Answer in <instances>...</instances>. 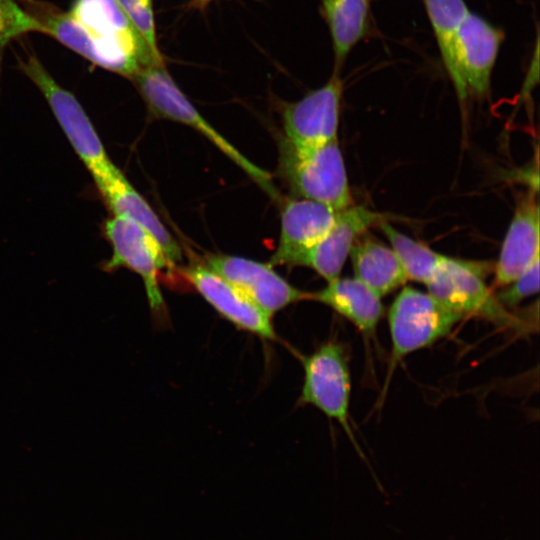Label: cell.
<instances>
[{
	"label": "cell",
	"instance_id": "10",
	"mask_svg": "<svg viewBox=\"0 0 540 540\" xmlns=\"http://www.w3.org/2000/svg\"><path fill=\"white\" fill-rule=\"evenodd\" d=\"M269 316L290 304L310 299L276 273L271 264L244 257L213 255L206 264Z\"/></svg>",
	"mask_w": 540,
	"mask_h": 540
},
{
	"label": "cell",
	"instance_id": "18",
	"mask_svg": "<svg viewBox=\"0 0 540 540\" xmlns=\"http://www.w3.org/2000/svg\"><path fill=\"white\" fill-rule=\"evenodd\" d=\"M349 255L354 277L380 297L408 280L393 249L371 237H358Z\"/></svg>",
	"mask_w": 540,
	"mask_h": 540
},
{
	"label": "cell",
	"instance_id": "15",
	"mask_svg": "<svg viewBox=\"0 0 540 540\" xmlns=\"http://www.w3.org/2000/svg\"><path fill=\"white\" fill-rule=\"evenodd\" d=\"M539 205L533 193L518 201L495 265L494 287L513 282L537 259L540 250Z\"/></svg>",
	"mask_w": 540,
	"mask_h": 540
},
{
	"label": "cell",
	"instance_id": "20",
	"mask_svg": "<svg viewBox=\"0 0 540 540\" xmlns=\"http://www.w3.org/2000/svg\"><path fill=\"white\" fill-rule=\"evenodd\" d=\"M431 23L443 65L454 85L457 96L464 102L468 96L457 67L456 40L462 20L469 12L464 0H423Z\"/></svg>",
	"mask_w": 540,
	"mask_h": 540
},
{
	"label": "cell",
	"instance_id": "22",
	"mask_svg": "<svg viewBox=\"0 0 540 540\" xmlns=\"http://www.w3.org/2000/svg\"><path fill=\"white\" fill-rule=\"evenodd\" d=\"M30 32L44 33L42 24L16 0H0V50Z\"/></svg>",
	"mask_w": 540,
	"mask_h": 540
},
{
	"label": "cell",
	"instance_id": "25",
	"mask_svg": "<svg viewBox=\"0 0 540 540\" xmlns=\"http://www.w3.org/2000/svg\"><path fill=\"white\" fill-rule=\"evenodd\" d=\"M195 1L202 4V5H204V4H206L207 2H209L211 0H195Z\"/></svg>",
	"mask_w": 540,
	"mask_h": 540
},
{
	"label": "cell",
	"instance_id": "4",
	"mask_svg": "<svg viewBox=\"0 0 540 540\" xmlns=\"http://www.w3.org/2000/svg\"><path fill=\"white\" fill-rule=\"evenodd\" d=\"M490 271L486 262L444 256L425 285L428 293L464 318H482L505 329L522 328L523 319L510 313L488 288L485 278Z\"/></svg>",
	"mask_w": 540,
	"mask_h": 540
},
{
	"label": "cell",
	"instance_id": "8",
	"mask_svg": "<svg viewBox=\"0 0 540 540\" xmlns=\"http://www.w3.org/2000/svg\"><path fill=\"white\" fill-rule=\"evenodd\" d=\"M102 230L112 248L111 257L103 264V270L113 272L124 267L138 274L143 281L151 311L155 315L163 314L165 302L159 275L163 268L172 266L159 242L142 226L120 216L113 215L107 219Z\"/></svg>",
	"mask_w": 540,
	"mask_h": 540
},
{
	"label": "cell",
	"instance_id": "1",
	"mask_svg": "<svg viewBox=\"0 0 540 540\" xmlns=\"http://www.w3.org/2000/svg\"><path fill=\"white\" fill-rule=\"evenodd\" d=\"M463 319L430 293L402 288L388 311L391 353L381 401L398 364L409 354L446 337Z\"/></svg>",
	"mask_w": 540,
	"mask_h": 540
},
{
	"label": "cell",
	"instance_id": "14",
	"mask_svg": "<svg viewBox=\"0 0 540 540\" xmlns=\"http://www.w3.org/2000/svg\"><path fill=\"white\" fill-rule=\"evenodd\" d=\"M338 212L309 199L287 201L282 210L279 242L271 264L297 266L299 259L332 227Z\"/></svg>",
	"mask_w": 540,
	"mask_h": 540
},
{
	"label": "cell",
	"instance_id": "11",
	"mask_svg": "<svg viewBox=\"0 0 540 540\" xmlns=\"http://www.w3.org/2000/svg\"><path fill=\"white\" fill-rule=\"evenodd\" d=\"M503 32L471 12L461 22L456 40V61L461 81L476 96L489 93L492 71Z\"/></svg>",
	"mask_w": 540,
	"mask_h": 540
},
{
	"label": "cell",
	"instance_id": "7",
	"mask_svg": "<svg viewBox=\"0 0 540 540\" xmlns=\"http://www.w3.org/2000/svg\"><path fill=\"white\" fill-rule=\"evenodd\" d=\"M283 144L282 170L299 196L337 211L353 205L338 139L306 152L294 151Z\"/></svg>",
	"mask_w": 540,
	"mask_h": 540
},
{
	"label": "cell",
	"instance_id": "2",
	"mask_svg": "<svg viewBox=\"0 0 540 540\" xmlns=\"http://www.w3.org/2000/svg\"><path fill=\"white\" fill-rule=\"evenodd\" d=\"M69 13L97 44L103 69L131 79L141 67L164 64L115 0H75Z\"/></svg>",
	"mask_w": 540,
	"mask_h": 540
},
{
	"label": "cell",
	"instance_id": "17",
	"mask_svg": "<svg viewBox=\"0 0 540 540\" xmlns=\"http://www.w3.org/2000/svg\"><path fill=\"white\" fill-rule=\"evenodd\" d=\"M318 301L350 321L362 334L366 344L376 340V330L383 315L381 297L356 277L337 278L310 293Z\"/></svg>",
	"mask_w": 540,
	"mask_h": 540
},
{
	"label": "cell",
	"instance_id": "5",
	"mask_svg": "<svg viewBox=\"0 0 540 540\" xmlns=\"http://www.w3.org/2000/svg\"><path fill=\"white\" fill-rule=\"evenodd\" d=\"M18 65L39 89L58 124L94 182L114 173L118 168L110 160L90 118L77 98L51 76L34 54Z\"/></svg>",
	"mask_w": 540,
	"mask_h": 540
},
{
	"label": "cell",
	"instance_id": "13",
	"mask_svg": "<svg viewBox=\"0 0 540 540\" xmlns=\"http://www.w3.org/2000/svg\"><path fill=\"white\" fill-rule=\"evenodd\" d=\"M383 220L382 214L362 206L340 210L332 227L299 259L297 266L313 269L327 282L339 278L358 237Z\"/></svg>",
	"mask_w": 540,
	"mask_h": 540
},
{
	"label": "cell",
	"instance_id": "6",
	"mask_svg": "<svg viewBox=\"0 0 540 540\" xmlns=\"http://www.w3.org/2000/svg\"><path fill=\"white\" fill-rule=\"evenodd\" d=\"M302 363L301 403L313 405L337 421L357 453L366 460L349 421L351 375L343 345L329 340L304 357Z\"/></svg>",
	"mask_w": 540,
	"mask_h": 540
},
{
	"label": "cell",
	"instance_id": "12",
	"mask_svg": "<svg viewBox=\"0 0 540 540\" xmlns=\"http://www.w3.org/2000/svg\"><path fill=\"white\" fill-rule=\"evenodd\" d=\"M182 274L222 317L236 327L267 340L277 339L272 317L207 265H191L184 268Z\"/></svg>",
	"mask_w": 540,
	"mask_h": 540
},
{
	"label": "cell",
	"instance_id": "16",
	"mask_svg": "<svg viewBox=\"0 0 540 540\" xmlns=\"http://www.w3.org/2000/svg\"><path fill=\"white\" fill-rule=\"evenodd\" d=\"M95 185L114 216L134 221L159 242L173 267L182 259L181 248L148 202L118 169Z\"/></svg>",
	"mask_w": 540,
	"mask_h": 540
},
{
	"label": "cell",
	"instance_id": "21",
	"mask_svg": "<svg viewBox=\"0 0 540 540\" xmlns=\"http://www.w3.org/2000/svg\"><path fill=\"white\" fill-rule=\"evenodd\" d=\"M378 225L389 240L407 279L426 284L445 255L401 233L385 220Z\"/></svg>",
	"mask_w": 540,
	"mask_h": 540
},
{
	"label": "cell",
	"instance_id": "3",
	"mask_svg": "<svg viewBox=\"0 0 540 540\" xmlns=\"http://www.w3.org/2000/svg\"><path fill=\"white\" fill-rule=\"evenodd\" d=\"M131 80L152 115L192 127L211 141L270 195H275L269 173L246 158L208 123L177 86L164 64L141 67Z\"/></svg>",
	"mask_w": 540,
	"mask_h": 540
},
{
	"label": "cell",
	"instance_id": "23",
	"mask_svg": "<svg viewBox=\"0 0 540 540\" xmlns=\"http://www.w3.org/2000/svg\"><path fill=\"white\" fill-rule=\"evenodd\" d=\"M149 49L162 57L156 40L152 0H115Z\"/></svg>",
	"mask_w": 540,
	"mask_h": 540
},
{
	"label": "cell",
	"instance_id": "19",
	"mask_svg": "<svg viewBox=\"0 0 540 540\" xmlns=\"http://www.w3.org/2000/svg\"><path fill=\"white\" fill-rule=\"evenodd\" d=\"M334 53V70L340 71L347 56L368 33L369 0H321Z\"/></svg>",
	"mask_w": 540,
	"mask_h": 540
},
{
	"label": "cell",
	"instance_id": "24",
	"mask_svg": "<svg viewBox=\"0 0 540 540\" xmlns=\"http://www.w3.org/2000/svg\"><path fill=\"white\" fill-rule=\"evenodd\" d=\"M502 288L496 297L506 308L516 307L527 297L536 294L539 291V259L513 282Z\"/></svg>",
	"mask_w": 540,
	"mask_h": 540
},
{
	"label": "cell",
	"instance_id": "9",
	"mask_svg": "<svg viewBox=\"0 0 540 540\" xmlns=\"http://www.w3.org/2000/svg\"><path fill=\"white\" fill-rule=\"evenodd\" d=\"M343 82L334 70L320 88L283 109L284 143L294 151L317 149L337 139Z\"/></svg>",
	"mask_w": 540,
	"mask_h": 540
}]
</instances>
